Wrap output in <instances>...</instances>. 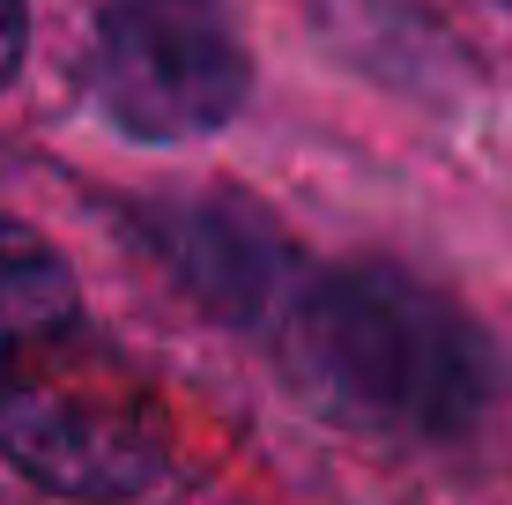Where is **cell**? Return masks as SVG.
I'll return each instance as SVG.
<instances>
[{"mask_svg":"<svg viewBox=\"0 0 512 505\" xmlns=\"http://www.w3.org/2000/svg\"><path fill=\"white\" fill-rule=\"evenodd\" d=\"M97 104L134 142H201L245 104L223 0H104Z\"/></svg>","mask_w":512,"mask_h":505,"instance_id":"3","label":"cell"},{"mask_svg":"<svg viewBox=\"0 0 512 505\" xmlns=\"http://www.w3.org/2000/svg\"><path fill=\"white\" fill-rule=\"evenodd\" d=\"M275 364L320 416L438 439L483 409L490 350L438 290L394 268L305 275L275 305Z\"/></svg>","mask_w":512,"mask_h":505,"instance_id":"1","label":"cell"},{"mask_svg":"<svg viewBox=\"0 0 512 505\" xmlns=\"http://www.w3.org/2000/svg\"><path fill=\"white\" fill-rule=\"evenodd\" d=\"M23 67V0H0V82Z\"/></svg>","mask_w":512,"mask_h":505,"instance_id":"5","label":"cell"},{"mask_svg":"<svg viewBox=\"0 0 512 505\" xmlns=\"http://www.w3.org/2000/svg\"><path fill=\"white\" fill-rule=\"evenodd\" d=\"M0 454L52 498L119 505L164 468V416L134 364L75 327L0 394Z\"/></svg>","mask_w":512,"mask_h":505,"instance_id":"2","label":"cell"},{"mask_svg":"<svg viewBox=\"0 0 512 505\" xmlns=\"http://www.w3.org/2000/svg\"><path fill=\"white\" fill-rule=\"evenodd\" d=\"M75 327H82V305H75L67 260L38 231L0 216V394Z\"/></svg>","mask_w":512,"mask_h":505,"instance_id":"4","label":"cell"}]
</instances>
